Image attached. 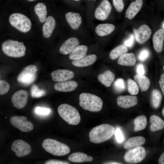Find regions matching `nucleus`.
Instances as JSON below:
<instances>
[{"label": "nucleus", "mask_w": 164, "mask_h": 164, "mask_svg": "<svg viewBox=\"0 0 164 164\" xmlns=\"http://www.w3.org/2000/svg\"><path fill=\"white\" fill-rule=\"evenodd\" d=\"M118 105L124 108H128L136 105L138 102L137 97L132 95L119 96L117 98Z\"/></svg>", "instance_id": "obj_15"}, {"label": "nucleus", "mask_w": 164, "mask_h": 164, "mask_svg": "<svg viewBox=\"0 0 164 164\" xmlns=\"http://www.w3.org/2000/svg\"><path fill=\"white\" fill-rule=\"evenodd\" d=\"M42 145L47 152L55 156L65 155L70 152V148L68 145L53 139H45Z\"/></svg>", "instance_id": "obj_3"}, {"label": "nucleus", "mask_w": 164, "mask_h": 164, "mask_svg": "<svg viewBox=\"0 0 164 164\" xmlns=\"http://www.w3.org/2000/svg\"><path fill=\"white\" fill-rule=\"evenodd\" d=\"M46 94L45 90L40 89L36 85L32 86L31 89V94L32 97L38 98L44 96Z\"/></svg>", "instance_id": "obj_36"}, {"label": "nucleus", "mask_w": 164, "mask_h": 164, "mask_svg": "<svg viewBox=\"0 0 164 164\" xmlns=\"http://www.w3.org/2000/svg\"><path fill=\"white\" fill-rule=\"evenodd\" d=\"M57 111L60 117L69 125H77L80 121L78 111L73 106L67 104H62L58 107Z\"/></svg>", "instance_id": "obj_4"}, {"label": "nucleus", "mask_w": 164, "mask_h": 164, "mask_svg": "<svg viewBox=\"0 0 164 164\" xmlns=\"http://www.w3.org/2000/svg\"><path fill=\"white\" fill-rule=\"evenodd\" d=\"M159 83L161 89L163 94L164 95V73L161 75Z\"/></svg>", "instance_id": "obj_46"}, {"label": "nucleus", "mask_w": 164, "mask_h": 164, "mask_svg": "<svg viewBox=\"0 0 164 164\" xmlns=\"http://www.w3.org/2000/svg\"><path fill=\"white\" fill-rule=\"evenodd\" d=\"M146 155L145 148L139 146L129 149L125 154L124 158L127 162L135 163L142 161Z\"/></svg>", "instance_id": "obj_8"}, {"label": "nucleus", "mask_w": 164, "mask_h": 164, "mask_svg": "<svg viewBox=\"0 0 164 164\" xmlns=\"http://www.w3.org/2000/svg\"><path fill=\"white\" fill-rule=\"evenodd\" d=\"M68 160L73 162H90L93 160V158L84 153L76 152L72 153L68 157Z\"/></svg>", "instance_id": "obj_24"}, {"label": "nucleus", "mask_w": 164, "mask_h": 164, "mask_svg": "<svg viewBox=\"0 0 164 164\" xmlns=\"http://www.w3.org/2000/svg\"><path fill=\"white\" fill-rule=\"evenodd\" d=\"M149 54V52L147 50L143 49L140 52L138 55V59L140 60L144 61L148 58Z\"/></svg>", "instance_id": "obj_42"}, {"label": "nucleus", "mask_w": 164, "mask_h": 164, "mask_svg": "<svg viewBox=\"0 0 164 164\" xmlns=\"http://www.w3.org/2000/svg\"><path fill=\"white\" fill-rule=\"evenodd\" d=\"M162 114L164 116V107H163V108L162 109Z\"/></svg>", "instance_id": "obj_49"}, {"label": "nucleus", "mask_w": 164, "mask_h": 164, "mask_svg": "<svg viewBox=\"0 0 164 164\" xmlns=\"http://www.w3.org/2000/svg\"><path fill=\"white\" fill-rule=\"evenodd\" d=\"M115 137L117 141L119 143L121 142L124 139V137L119 128H117L114 132Z\"/></svg>", "instance_id": "obj_41"}, {"label": "nucleus", "mask_w": 164, "mask_h": 164, "mask_svg": "<svg viewBox=\"0 0 164 164\" xmlns=\"http://www.w3.org/2000/svg\"><path fill=\"white\" fill-rule=\"evenodd\" d=\"M164 40V31L162 29H160L154 33L152 38L153 47L157 52L162 51Z\"/></svg>", "instance_id": "obj_20"}, {"label": "nucleus", "mask_w": 164, "mask_h": 164, "mask_svg": "<svg viewBox=\"0 0 164 164\" xmlns=\"http://www.w3.org/2000/svg\"><path fill=\"white\" fill-rule=\"evenodd\" d=\"M162 99L161 93L158 90H153L151 93V103L152 107L155 108H158L161 104Z\"/></svg>", "instance_id": "obj_33"}, {"label": "nucleus", "mask_w": 164, "mask_h": 164, "mask_svg": "<svg viewBox=\"0 0 164 164\" xmlns=\"http://www.w3.org/2000/svg\"><path fill=\"white\" fill-rule=\"evenodd\" d=\"M135 127L134 130L138 131L144 129L147 124V119L145 116L141 115L137 117L134 121Z\"/></svg>", "instance_id": "obj_34"}, {"label": "nucleus", "mask_w": 164, "mask_h": 164, "mask_svg": "<svg viewBox=\"0 0 164 164\" xmlns=\"http://www.w3.org/2000/svg\"><path fill=\"white\" fill-rule=\"evenodd\" d=\"M45 163L46 164H68L70 163L66 161L51 159L47 161Z\"/></svg>", "instance_id": "obj_44"}, {"label": "nucleus", "mask_w": 164, "mask_h": 164, "mask_svg": "<svg viewBox=\"0 0 164 164\" xmlns=\"http://www.w3.org/2000/svg\"><path fill=\"white\" fill-rule=\"evenodd\" d=\"M97 57L96 55L90 54L85 56L80 59L73 61V65L77 67H85L90 65L96 61Z\"/></svg>", "instance_id": "obj_21"}, {"label": "nucleus", "mask_w": 164, "mask_h": 164, "mask_svg": "<svg viewBox=\"0 0 164 164\" xmlns=\"http://www.w3.org/2000/svg\"><path fill=\"white\" fill-rule=\"evenodd\" d=\"M134 78L142 91H147L149 88L150 82L149 78L144 75H135Z\"/></svg>", "instance_id": "obj_30"}, {"label": "nucleus", "mask_w": 164, "mask_h": 164, "mask_svg": "<svg viewBox=\"0 0 164 164\" xmlns=\"http://www.w3.org/2000/svg\"><path fill=\"white\" fill-rule=\"evenodd\" d=\"M136 72L138 75H144L145 70L143 65L142 64H139L137 66Z\"/></svg>", "instance_id": "obj_45"}, {"label": "nucleus", "mask_w": 164, "mask_h": 164, "mask_svg": "<svg viewBox=\"0 0 164 164\" xmlns=\"http://www.w3.org/2000/svg\"><path fill=\"white\" fill-rule=\"evenodd\" d=\"M115 128L112 125L104 124L95 127L90 131V141L94 143H100L106 141L113 135Z\"/></svg>", "instance_id": "obj_1"}, {"label": "nucleus", "mask_w": 164, "mask_h": 164, "mask_svg": "<svg viewBox=\"0 0 164 164\" xmlns=\"http://www.w3.org/2000/svg\"><path fill=\"white\" fill-rule=\"evenodd\" d=\"M28 98L27 91L24 90H20L13 94L11 101L14 107L18 109H22L26 105Z\"/></svg>", "instance_id": "obj_12"}, {"label": "nucleus", "mask_w": 164, "mask_h": 164, "mask_svg": "<svg viewBox=\"0 0 164 164\" xmlns=\"http://www.w3.org/2000/svg\"><path fill=\"white\" fill-rule=\"evenodd\" d=\"M79 105L83 109L91 112H98L102 109L103 102L101 99L94 94L87 93L79 96Z\"/></svg>", "instance_id": "obj_2"}, {"label": "nucleus", "mask_w": 164, "mask_h": 164, "mask_svg": "<svg viewBox=\"0 0 164 164\" xmlns=\"http://www.w3.org/2000/svg\"><path fill=\"white\" fill-rule=\"evenodd\" d=\"M115 77L114 73L110 70H107L104 73L99 74L98 76V79L102 84L108 87L111 85Z\"/></svg>", "instance_id": "obj_27"}, {"label": "nucleus", "mask_w": 164, "mask_h": 164, "mask_svg": "<svg viewBox=\"0 0 164 164\" xmlns=\"http://www.w3.org/2000/svg\"><path fill=\"white\" fill-rule=\"evenodd\" d=\"M77 86L78 84L76 81L70 80L57 83L54 84V87L57 91L67 92L74 90Z\"/></svg>", "instance_id": "obj_19"}, {"label": "nucleus", "mask_w": 164, "mask_h": 164, "mask_svg": "<svg viewBox=\"0 0 164 164\" xmlns=\"http://www.w3.org/2000/svg\"><path fill=\"white\" fill-rule=\"evenodd\" d=\"M37 70V67L34 65L26 67L18 75V81L24 85L30 84L35 80Z\"/></svg>", "instance_id": "obj_7"}, {"label": "nucleus", "mask_w": 164, "mask_h": 164, "mask_svg": "<svg viewBox=\"0 0 164 164\" xmlns=\"http://www.w3.org/2000/svg\"><path fill=\"white\" fill-rule=\"evenodd\" d=\"M150 121L151 124L150 129L152 132L160 130L164 128V121L158 116L152 115L150 118Z\"/></svg>", "instance_id": "obj_29"}, {"label": "nucleus", "mask_w": 164, "mask_h": 164, "mask_svg": "<svg viewBox=\"0 0 164 164\" xmlns=\"http://www.w3.org/2000/svg\"><path fill=\"white\" fill-rule=\"evenodd\" d=\"M158 162L160 164H164V152L160 155L158 160Z\"/></svg>", "instance_id": "obj_47"}, {"label": "nucleus", "mask_w": 164, "mask_h": 164, "mask_svg": "<svg viewBox=\"0 0 164 164\" xmlns=\"http://www.w3.org/2000/svg\"><path fill=\"white\" fill-rule=\"evenodd\" d=\"M143 3L142 0H136L132 2L126 10L125 17L129 19H133L141 9Z\"/></svg>", "instance_id": "obj_18"}, {"label": "nucleus", "mask_w": 164, "mask_h": 164, "mask_svg": "<svg viewBox=\"0 0 164 164\" xmlns=\"http://www.w3.org/2000/svg\"><path fill=\"white\" fill-rule=\"evenodd\" d=\"M145 142V138L141 136H135L130 138L125 142L124 147L125 149H129L141 146Z\"/></svg>", "instance_id": "obj_25"}, {"label": "nucleus", "mask_w": 164, "mask_h": 164, "mask_svg": "<svg viewBox=\"0 0 164 164\" xmlns=\"http://www.w3.org/2000/svg\"><path fill=\"white\" fill-rule=\"evenodd\" d=\"M163 70H164V66L163 67Z\"/></svg>", "instance_id": "obj_53"}, {"label": "nucleus", "mask_w": 164, "mask_h": 164, "mask_svg": "<svg viewBox=\"0 0 164 164\" xmlns=\"http://www.w3.org/2000/svg\"><path fill=\"white\" fill-rule=\"evenodd\" d=\"M11 149L18 157H22L29 154L31 152L30 145L22 139L14 141L12 145Z\"/></svg>", "instance_id": "obj_10"}, {"label": "nucleus", "mask_w": 164, "mask_h": 164, "mask_svg": "<svg viewBox=\"0 0 164 164\" xmlns=\"http://www.w3.org/2000/svg\"><path fill=\"white\" fill-rule=\"evenodd\" d=\"M74 0V1H79L80 0Z\"/></svg>", "instance_id": "obj_52"}, {"label": "nucleus", "mask_w": 164, "mask_h": 164, "mask_svg": "<svg viewBox=\"0 0 164 164\" xmlns=\"http://www.w3.org/2000/svg\"><path fill=\"white\" fill-rule=\"evenodd\" d=\"M10 121L12 126L22 132H29L34 128L33 124L28 121L27 118L24 116H13L11 118Z\"/></svg>", "instance_id": "obj_9"}, {"label": "nucleus", "mask_w": 164, "mask_h": 164, "mask_svg": "<svg viewBox=\"0 0 164 164\" xmlns=\"http://www.w3.org/2000/svg\"><path fill=\"white\" fill-rule=\"evenodd\" d=\"M127 85L128 91L131 94L135 95L138 94L139 87L137 82L129 78L127 80Z\"/></svg>", "instance_id": "obj_35"}, {"label": "nucleus", "mask_w": 164, "mask_h": 164, "mask_svg": "<svg viewBox=\"0 0 164 164\" xmlns=\"http://www.w3.org/2000/svg\"><path fill=\"white\" fill-rule=\"evenodd\" d=\"M137 41L140 44L145 42L150 38L152 34V31L147 25H141L138 29L134 30Z\"/></svg>", "instance_id": "obj_13"}, {"label": "nucleus", "mask_w": 164, "mask_h": 164, "mask_svg": "<svg viewBox=\"0 0 164 164\" xmlns=\"http://www.w3.org/2000/svg\"><path fill=\"white\" fill-rule=\"evenodd\" d=\"M112 7L108 0H103L96 8L94 16L97 19L103 21L107 19L111 12Z\"/></svg>", "instance_id": "obj_11"}, {"label": "nucleus", "mask_w": 164, "mask_h": 164, "mask_svg": "<svg viewBox=\"0 0 164 164\" xmlns=\"http://www.w3.org/2000/svg\"><path fill=\"white\" fill-rule=\"evenodd\" d=\"M27 0L29 1L32 2V1H33L36 0Z\"/></svg>", "instance_id": "obj_50"}, {"label": "nucleus", "mask_w": 164, "mask_h": 164, "mask_svg": "<svg viewBox=\"0 0 164 164\" xmlns=\"http://www.w3.org/2000/svg\"><path fill=\"white\" fill-rule=\"evenodd\" d=\"M56 25V21L53 17L48 16L46 19L43 27V36L46 38L49 37L52 34Z\"/></svg>", "instance_id": "obj_22"}, {"label": "nucleus", "mask_w": 164, "mask_h": 164, "mask_svg": "<svg viewBox=\"0 0 164 164\" xmlns=\"http://www.w3.org/2000/svg\"><path fill=\"white\" fill-rule=\"evenodd\" d=\"M134 41V36L133 34H131L129 38L125 40L124 42V45L127 47H131L133 45Z\"/></svg>", "instance_id": "obj_43"}, {"label": "nucleus", "mask_w": 164, "mask_h": 164, "mask_svg": "<svg viewBox=\"0 0 164 164\" xmlns=\"http://www.w3.org/2000/svg\"><path fill=\"white\" fill-rule=\"evenodd\" d=\"M114 25L110 23H103L98 25L95 28L96 33L100 36H107L111 33L114 30Z\"/></svg>", "instance_id": "obj_23"}, {"label": "nucleus", "mask_w": 164, "mask_h": 164, "mask_svg": "<svg viewBox=\"0 0 164 164\" xmlns=\"http://www.w3.org/2000/svg\"><path fill=\"white\" fill-rule=\"evenodd\" d=\"M10 86L6 81L3 80H0V94L3 95L7 93L9 91Z\"/></svg>", "instance_id": "obj_38"}, {"label": "nucleus", "mask_w": 164, "mask_h": 164, "mask_svg": "<svg viewBox=\"0 0 164 164\" xmlns=\"http://www.w3.org/2000/svg\"><path fill=\"white\" fill-rule=\"evenodd\" d=\"M34 10L40 22L43 23L45 21L47 15L46 5L43 3H38L35 6Z\"/></svg>", "instance_id": "obj_31"}, {"label": "nucleus", "mask_w": 164, "mask_h": 164, "mask_svg": "<svg viewBox=\"0 0 164 164\" xmlns=\"http://www.w3.org/2000/svg\"><path fill=\"white\" fill-rule=\"evenodd\" d=\"M51 76L53 80L60 82L72 79L74 76V73L70 70L60 69L53 71L51 73Z\"/></svg>", "instance_id": "obj_14"}, {"label": "nucleus", "mask_w": 164, "mask_h": 164, "mask_svg": "<svg viewBox=\"0 0 164 164\" xmlns=\"http://www.w3.org/2000/svg\"><path fill=\"white\" fill-rule=\"evenodd\" d=\"M2 47L3 53L10 57H20L25 54L26 47L22 42L8 40L3 43Z\"/></svg>", "instance_id": "obj_5"}, {"label": "nucleus", "mask_w": 164, "mask_h": 164, "mask_svg": "<svg viewBox=\"0 0 164 164\" xmlns=\"http://www.w3.org/2000/svg\"><path fill=\"white\" fill-rule=\"evenodd\" d=\"M9 21L13 26L22 32H27L31 29L32 24L30 20L22 14H12L9 17Z\"/></svg>", "instance_id": "obj_6"}, {"label": "nucleus", "mask_w": 164, "mask_h": 164, "mask_svg": "<svg viewBox=\"0 0 164 164\" xmlns=\"http://www.w3.org/2000/svg\"><path fill=\"white\" fill-rule=\"evenodd\" d=\"M66 18L68 23L73 30L78 29L82 22V18L79 13L68 12L66 14Z\"/></svg>", "instance_id": "obj_17"}, {"label": "nucleus", "mask_w": 164, "mask_h": 164, "mask_svg": "<svg viewBox=\"0 0 164 164\" xmlns=\"http://www.w3.org/2000/svg\"><path fill=\"white\" fill-rule=\"evenodd\" d=\"M136 59L134 54L125 53L120 56L118 63L120 65L125 66H133L135 65Z\"/></svg>", "instance_id": "obj_26"}, {"label": "nucleus", "mask_w": 164, "mask_h": 164, "mask_svg": "<svg viewBox=\"0 0 164 164\" xmlns=\"http://www.w3.org/2000/svg\"><path fill=\"white\" fill-rule=\"evenodd\" d=\"M79 44L78 39L72 37L67 39L60 47L59 51L61 54L67 55L71 53Z\"/></svg>", "instance_id": "obj_16"}, {"label": "nucleus", "mask_w": 164, "mask_h": 164, "mask_svg": "<svg viewBox=\"0 0 164 164\" xmlns=\"http://www.w3.org/2000/svg\"><path fill=\"white\" fill-rule=\"evenodd\" d=\"M35 112L39 115H47L50 113L51 110L49 108L37 107L35 109Z\"/></svg>", "instance_id": "obj_40"}, {"label": "nucleus", "mask_w": 164, "mask_h": 164, "mask_svg": "<svg viewBox=\"0 0 164 164\" xmlns=\"http://www.w3.org/2000/svg\"><path fill=\"white\" fill-rule=\"evenodd\" d=\"M114 86L116 90L120 92L124 91L125 88V81L122 78L118 79L115 81Z\"/></svg>", "instance_id": "obj_37"}, {"label": "nucleus", "mask_w": 164, "mask_h": 164, "mask_svg": "<svg viewBox=\"0 0 164 164\" xmlns=\"http://www.w3.org/2000/svg\"><path fill=\"white\" fill-rule=\"evenodd\" d=\"M88 50V47L84 45L78 46L70 53L69 59L72 60L80 59L85 56Z\"/></svg>", "instance_id": "obj_28"}, {"label": "nucleus", "mask_w": 164, "mask_h": 164, "mask_svg": "<svg viewBox=\"0 0 164 164\" xmlns=\"http://www.w3.org/2000/svg\"><path fill=\"white\" fill-rule=\"evenodd\" d=\"M93 0V1H95L96 0Z\"/></svg>", "instance_id": "obj_54"}, {"label": "nucleus", "mask_w": 164, "mask_h": 164, "mask_svg": "<svg viewBox=\"0 0 164 164\" xmlns=\"http://www.w3.org/2000/svg\"><path fill=\"white\" fill-rule=\"evenodd\" d=\"M106 164H121V163H120L119 162H107L106 163H105Z\"/></svg>", "instance_id": "obj_48"}, {"label": "nucleus", "mask_w": 164, "mask_h": 164, "mask_svg": "<svg viewBox=\"0 0 164 164\" xmlns=\"http://www.w3.org/2000/svg\"><path fill=\"white\" fill-rule=\"evenodd\" d=\"M113 3L117 12H121L123 11L124 8L123 0H113Z\"/></svg>", "instance_id": "obj_39"}, {"label": "nucleus", "mask_w": 164, "mask_h": 164, "mask_svg": "<svg viewBox=\"0 0 164 164\" xmlns=\"http://www.w3.org/2000/svg\"><path fill=\"white\" fill-rule=\"evenodd\" d=\"M162 27L163 28V29H164V22L163 23V25H162Z\"/></svg>", "instance_id": "obj_51"}, {"label": "nucleus", "mask_w": 164, "mask_h": 164, "mask_svg": "<svg viewBox=\"0 0 164 164\" xmlns=\"http://www.w3.org/2000/svg\"><path fill=\"white\" fill-rule=\"evenodd\" d=\"M128 49L125 45H121L114 48L109 54L110 58L114 60L123 54L126 53Z\"/></svg>", "instance_id": "obj_32"}]
</instances>
